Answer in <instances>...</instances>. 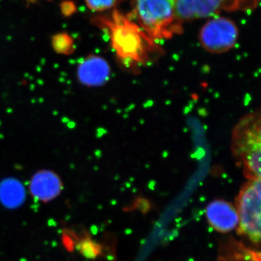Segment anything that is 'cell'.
<instances>
[{
  "instance_id": "1",
  "label": "cell",
  "mask_w": 261,
  "mask_h": 261,
  "mask_svg": "<svg viewBox=\"0 0 261 261\" xmlns=\"http://www.w3.org/2000/svg\"><path fill=\"white\" fill-rule=\"evenodd\" d=\"M98 27L109 33L111 46L122 68L132 73L150 64L163 55V49L138 24L115 10L111 16L99 17Z\"/></svg>"
},
{
  "instance_id": "2",
  "label": "cell",
  "mask_w": 261,
  "mask_h": 261,
  "mask_svg": "<svg viewBox=\"0 0 261 261\" xmlns=\"http://www.w3.org/2000/svg\"><path fill=\"white\" fill-rule=\"evenodd\" d=\"M260 111L243 116L232 130L231 149L233 159L248 180L260 179Z\"/></svg>"
},
{
  "instance_id": "3",
  "label": "cell",
  "mask_w": 261,
  "mask_h": 261,
  "mask_svg": "<svg viewBox=\"0 0 261 261\" xmlns=\"http://www.w3.org/2000/svg\"><path fill=\"white\" fill-rule=\"evenodd\" d=\"M138 25L154 41L168 39L183 31L174 0H136Z\"/></svg>"
},
{
  "instance_id": "4",
  "label": "cell",
  "mask_w": 261,
  "mask_h": 261,
  "mask_svg": "<svg viewBox=\"0 0 261 261\" xmlns=\"http://www.w3.org/2000/svg\"><path fill=\"white\" fill-rule=\"evenodd\" d=\"M260 179L248 180L242 187L236 200L238 232L252 243L260 241Z\"/></svg>"
},
{
  "instance_id": "5",
  "label": "cell",
  "mask_w": 261,
  "mask_h": 261,
  "mask_svg": "<svg viewBox=\"0 0 261 261\" xmlns=\"http://www.w3.org/2000/svg\"><path fill=\"white\" fill-rule=\"evenodd\" d=\"M238 36V27L232 20L219 17L211 19L202 27L199 40L206 51L221 54L234 47Z\"/></svg>"
},
{
  "instance_id": "6",
  "label": "cell",
  "mask_w": 261,
  "mask_h": 261,
  "mask_svg": "<svg viewBox=\"0 0 261 261\" xmlns=\"http://www.w3.org/2000/svg\"><path fill=\"white\" fill-rule=\"evenodd\" d=\"M178 20L184 21L214 16L226 10H234L238 0H174Z\"/></svg>"
},
{
  "instance_id": "7",
  "label": "cell",
  "mask_w": 261,
  "mask_h": 261,
  "mask_svg": "<svg viewBox=\"0 0 261 261\" xmlns=\"http://www.w3.org/2000/svg\"><path fill=\"white\" fill-rule=\"evenodd\" d=\"M111 67L102 57L89 56L84 58L77 67V80L88 87H101L111 77Z\"/></svg>"
},
{
  "instance_id": "8",
  "label": "cell",
  "mask_w": 261,
  "mask_h": 261,
  "mask_svg": "<svg viewBox=\"0 0 261 261\" xmlns=\"http://www.w3.org/2000/svg\"><path fill=\"white\" fill-rule=\"evenodd\" d=\"M60 176L50 170H40L29 182V192L35 200L48 203L57 198L63 190Z\"/></svg>"
},
{
  "instance_id": "9",
  "label": "cell",
  "mask_w": 261,
  "mask_h": 261,
  "mask_svg": "<svg viewBox=\"0 0 261 261\" xmlns=\"http://www.w3.org/2000/svg\"><path fill=\"white\" fill-rule=\"evenodd\" d=\"M205 215L211 227L219 232H229L239 225L236 207L227 201H213L206 207Z\"/></svg>"
},
{
  "instance_id": "10",
  "label": "cell",
  "mask_w": 261,
  "mask_h": 261,
  "mask_svg": "<svg viewBox=\"0 0 261 261\" xmlns=\"http://www.w3.org/2000/svg\"><path fill=\"white\" fill-rule=\"evenodd\" d=\"M25 192L18 180L8 178L0 183V202L7 208L20 207L25 200Z\"/></svg>"
},
{
  "instance_id": "11",
  "label": "cell",
  "mask_w": 261,
  "mask_h": 261,
  "mask_svg": "<svg viewBox=\"0 0 261 261\" xmlns=\"http://www.w3.org/2000/svg\"><path fill=\"white\" fill-rule=\"evenodd\" d=\"M79 249L84 256L89 259L96 258L101 253V247L99 244L94 243L90 238H86L82 240Z\"/></svg>"
},
{
  "instance_id": "12",
  "label": "cell",
  "mask_w": 261,
  "mask_h": 261,
  "mask_svg": "<svg viewBox=\"0 0 261 261\" xmlns=\"http://www.w3.org/2000/svg\"><path fill=\"white\" fill-rule=\"evenodd\" d=\"M53 45L58 53L68 55L71 53L73 49V41L65 34H59L53 38Z\"/></svg>"
},
{
  "instance_id": "13",
  "label": "cell",
  "mask_w": 261,
  "mask_h": 261,
  "mask_svg": "<svg viewBox=\"0 0 261 261\" xmlns=\"http://www.w3.org/2000/svg\"><path fill=\"white\" fill-rule=\"evenodd\" d=\"M87 7L94 11H103L116 5L117 0H85Z\"/></svg>"
}]
</instances>
